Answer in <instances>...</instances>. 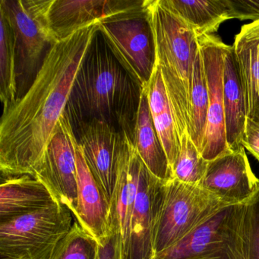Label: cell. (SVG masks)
<instances>
[{
    "label": "cell",
    "instance_id": "obj_6",
    "mask_svg": "<svg viewBox=\"0 0 259 259\" xmlns=\"http://www.w3.org/2000/svg\"><path fill=\"white\" fill-rule=\"evenodd\" d=\"M50 0H1L0 9L11 22L16 37L18 98L26 93L56 40L46 13Z\"/></svg>",
    "mask_w": 259,
    "mask_h": 259
},
{
    "label": "cell",
    "instance_id": "obj_26",
    "mask_svg": "<svg viewBox=\"0 0 259 259\" xmlns=\"http://www.w3.org/2000/svg\"><path fill=\"white\" fill-rule=\"evenodd\" d=\"M150 111L172 170L180 154L181 140L176 126L171 107L150 110Z\"/></svg>",
    "mask_w": 259,
    "mask_h": 259
},
{
    "label": "cell",
    "instance_id": "obj_9",
    "mask_svg": "<svg viewBox=\"0 0 259 259\" xmlns=\"http://www.w3.org/2000/svg\"><path fill=\"white\" fill-rule=\"evenodd\" d=\"M75 140L69 121L63 115L34 177L45 183L56 200L74 216L78 201Z\"/></svg>",
    "mask_w": 259,
    "mask_h": 259
},
{
    "label": "cell",
    "instance_id": "obj_29",
    "mask_svg": "<svg viewBox=\"0 0 259 259\" xmlns=\"http://www.w3.org/2000/svg\"><path fill=\"white\" fill-rule=\"evenodd\" d=\"M96 259H125L123 240L120 233L111 232L98 242Z\"/></svg>",
    "mask_w": 259,
    "mask_h": 259
},
{
    "label": "cell",
    "instance_id": "obj_12",
    "mask_svg": "<svg viewBox=\"0 0 259 259\" xmlns=\"http://www.w3.org/2000/svg\"><path fill=\"white\" fill-rule=\"evenodd\" d=\"M75 136L89 169L110 202L125 136L110 124L100 121L86 124Z\"/></svg>",
    "mask_w": 259,
    "mask_h": 259
},
{
    "label": "cell",
    "instance_id": "obj_20",
    "mask_svg": "<svg viewBox=\"0 0 259 259\" xmlns=\"http://www.w3.org/2000/svg\"><path fill=\"white\" fill-rule=\"evenodd\" d=\"M133 145L139 157L154 177L163 182L174 179L167 157L154 127L145 91L141 98Z\"/></svg>",
    "mask_w": 259,
    "mask_h": 259
},
{
    "label": "cell",
    "instance_id": "obj_23",
    "mask_svg": "<svg viewBox=\"0 0 259 259\" xmlns=\"http://www.w3.org/2000/svg\"><path fill=\"white\" fill-rule=\"evenodd\" d=\"M209 96L201 50L198 51L192 78L189 110V136L201 154L207 130Z\"/></svg>",
    "mask_w": 259,
    "mask_h": 259
},
{
    "label": "cell",
    "instance_id": "obj_28",
    "mask_svg": "<svg viewBox=\"0 0 259 259\" xmlns=\"http://www.w3.org/2000/svg\"><path fill=\"white\" fill-rule=\"evenodd\" d=\"M228 19L259 21V0H226Z\"/></svg>",
    "mask_w": 259,
    "mask_h": 259
},
{
    "label": "cell",
    "instance_id": "obj_10",
    "mask_svg": "<svg viewBox=\"0 0 259 259\" xmlns=\"http://www.w3.org/2000/svg\"><path fill=\"white\" fill-rule=\"evenodd\" d=\"M208 87L207 130L201 155L207 161L230 151L226 137L223 72V50L225 44L215 34L198 37Z\"/></svg>",
    "mask_w": 259,
    "mask_h": 259
},
{
    "label": "cell",
    "instance_id": "obj_3",
    "mask_svg": "<svg viewBox=\"0 0 259 259\" xmlns=\"http://www.w3.org/2000/svg\"><path fill=\"white\" fill-rule=\"evenodd\" d=\"M145 7L155 40L156 64L161 71L181 140L184 133H189L192 78L199 51L198 37L185 21L168 10L160 0H145Z\"/></svg>",
    "mask_w": 259,
    "mask_h": 259
},
{
    "label": "cell",
    "instance_id": "obj_30",
    "mask_svg": "<svg viewBox=\"0 0 259 259\" xmlns=\"http://www.w3.org/2000/svg\"><path fill=\"white\" fill-rule=\"evenodd\" d=\"M242 145L259 161V123L247 119Z\"/></svg>",
    "mask_w": 259,
    "mask_h": 259
},
{
    "label": "cell",
    "instance_id": "obj_15",
    "mask_svg": "<svg viewBox=\"0 0 259 259\" xmlns=\"http://www.w3.org/2000/svg\"><path fill=\"white\" fill-rule=\"evenodd\" d=\"M142 163L133 142L125 136L118 157L117 177L110 202V230L120 233L125 253L130 239V222Z\"/></svg>",
    "mask_w": 259,
    "mask_h": 259
},
{
    "label": "cell",
    "instance_id": "obj_24",
    "mask_svg": "<svg viewBox=\"0 0 259 259\" xmlns=\"http://www.w3.org/2000/svg\"><path fill=\"white\" fill-rule=\"evenodd\" d=\"M206 160L192 142L189 133L181 138L178 158L172 167V178L188 184H199L207 171Z\"/></svg>",
    "mask_w": 259,
    "mask_h": 259
},
{
    "label": "cell",
    "instance_id": "obj_18",
    "mask_svg": "<svg viewBox=\"0 0 259 259\" xmlns=\"http://www.w3.org/2000/svg\"><path fill=\"white\" fill-rule=\"evenodd\" d=\"M57 201L48 186L32 176L2 177L0 224L32 213Z\"/></svg>",
    "mask_w": 259,
    "mask_h": 259
},
{
    "label": "cell",
    "instance_id": "obj_16",
    "mask_svg": "<svg viewBox=\"0 0 259 259\" xmlns=\"http://www.w3.org/2000/svg\"><path fill=\"white\" fill-rule=\"evenodd\" d=\"M78 201L75 218L99 242L111 233L110 202L91 172L78 141L75 142Z\"/></svg>",
    "mask_w": 259,
    "mask_h": 259
},
{
    "label": "cell",
    "instance_id": "obj_31",
    "mask_svg": "<svg viewBox=\"0 0 259 259\" xmlns=\"http://www.w3.org/2000/svg\"><path fill=\"white\" fill-rule=\"evenodd\" d=\"M153 259H157V258H153Z\"/></svg>",
    "mask_w": 259,
    "mask_h": 259
},
{
    "label": "cell",
    "instance_id": "obj_2",
    "mask_svg": "<svg viewBox=\"0 0 259 259\" xmlns=\"http://www.w3.org/2000/svg\"><path fill=\"white\" fill-rule=\"evenodd\" d=\"M144 88L97 31L78 69L64 115L74 134L93 121L110 124L133 143Z\"/></svg>",
    "mask_w": 259,
    "mask_h": 259
},
{
    "label": "cell",
    "instance_id": "obj_27",
    "mask_svg": "<svg viewBox=\"0 0 259 259\" xmlns=\"http://www.w3.org/2000/svg\"><path fill=\"white\" fill-rule=\"evenodd\" d=\"M243 243L245 259H259V187L245 202Z\"/></svg>",
    "mask_w": 259,
    "mask_h": 259
},
{
    "label": "cell",
    "instance_id": "obj_7",
    "mask_svg": "<svg viewBox=\"0 0 259 259\" xmlns=\"http://www.w3.org/2000/svg\"><path fill=\"white\" fill-rule=\"evenodd\" d=\"M226 206L199 184H188L176 179L166 182L154 234V256L178 243Z\"/></svg>",
    "mask_w": 259,
    "mask_h": 259
},
{
    "label": "cell",
    "instance_id": "obj_25",
    "mask_svg": "<svg viewBox=\"0 0 259 259\" xmlns=\"http://www.w3.org/2000/svg\"><path fill=\"white\" fill-rule=\"evenodd\" d=\"M98 242L75 221L52 259H96Z\"/></svg>",
    "mask_w": 259,
    "mask_h": 259
},
{
    "label": "cell",
    "instance_id": "obj_19",
    "mask_svg": "<svg viewBox=\"0 0 259 259\" xmlns=\"http://www.w3.org/2000/svg\"><path fill=\"white\" fill-rule=\"evenodd\" d=\"M233 48L245 89L248 118L259 123V21L242 27Z\"/></svg>",
    "mask_w": 259,
    "mask_h": 259
},
{
    "label": "cell",
    "instance_id": "obj_22",
    "mask_svg": "<svg viewBox=\"0 0 259 259\" xmlns=\"http://www.w3.org/2000/svg\"><path fill=\"white\" fill-rule=\"evenodd\" d=\"M0 98L7 111L17 101L16 37L8 16L0 9Z\"/></svg>",
    "mask_w": 259,
    "mask_h": 259
},
{
    "label": "cell",
    "instance_id": "obj_5",
    "mask_svg": "<svg viewBox=\"0 0 259 259\" xmlns=\"http://www.w3.org/2000/svg\"><path fill=\"white\" fill-rule=\"evenodd\" d=\"M99 31L110 51L132 78L145 88L156 66L154 32L145 0L139 4L103 18Z\"/></svg>",
    "mask_w": 259,
    "mask_h": 259
},
{
    "label": "cell",
    "instance_id": "obj_4",
    "mask_svg": "<svg viewBox=\"0 0 259 259\" xmlns=\"http://www.w3.org/2000/svg\"><path fill=\"white\" fill-rule=\"evenodd\" d=\"M60 202L0 224L1 259H52L72 226Z\"/></svg>",
    "mask_w": 259,
    "mask_h": 259
},
{
    "label": "cell",
    "instance_id": "obj_13",
    "mask_svg": "<svg viewBox=\"0 0 259 259\" xmlns=\"http://www.w3.org/2000/svg\"><path fill=\"white\" fill-rule=\"evenodd\" d=\"M199 185L224 204L233 205L245 204L258 189L259 180L253 174L242 147L209 161Z\"/></svg>",
    "mask_w": 259,
    "mask_h": 259
},
{
    "label": "cell",
    "instance_id": "obj_1",
    "mask_svg": "<svg viewBox=\"0 0 259 259\" xmlns=\"http://www.w3.org/2000/svg\"><path fill=\"white\" fill-rule=\"evenodd\" d=\"M100 21L54 44L26 93L3 112L2 177H34L64 115L75 77L99 29Z\"/></svg>",
    "mask_w": 259,
    "mask_h": 259
},
{
    "label": "cell",
    "instance_id": "obj_17",
    "mask_svg": "<svg viewBox=\"0 0 259 259\" xmlns=\"http://www.w3.org/2000/svg\"><path fill=\"white\" fill-rule=\"evenodd\" d=\"M223 57L226 137L229 149L236 151L243 147L242 141L248 119L246 96L233 46L224 45Z\"/></svg>",
    "mask_w": 259,
    "mask_h": 259
},
{
    "label": "cell",
    "instance_id": "obj_8",
    "mask_svg": "<svg viewBox=\"0 0 259 259\" xmlns=\"http://www.w3.org/2000/svg\"><path fill=\"white\" fill-rule=\"evenodd\" d=\"M245 204L221 209L190 234L156 254L157 259H245Z\"/></svg>",
    "mask_w": 259,
    "mask_h": 259
},
{
    "label": "cell",
    "instance_id": "obj_14",
    "mask_svg": "<svg viewBox=\"0 0 259 259\" xmlns=\"http://www.w3.org/2000/svg\"><path fill=\"white\" fill-rule=\"evenodd\" d=\"M140 0H50L46 18L56 41L103 18L137 5Z\"/></svg>",
    "mask_w": 259,
    "mask_h": 259
},
{
    "label": "cell",
    "instance_id": "obj_11",
    "mask_svg": "<svg viewBox=\"0 0 259 259\" xmlns=\"http://www.w3.org/2000/svg\"><path fill=\"white\" fill-rule=\"evenodd\" d=\"M166 182L154 177L142 163L130 222L125 259H153L156 227L166 194Z\"/></svg>",
    "mask_w": 259,
    "mask_h": 259
},
{
    "label": "cell",
    "instance_id": "obj_21",
    "mask_svg": "<svg viewBox=\"0 0 259 259\" xmlns=\"http://www.w3.org/2000/svg\"><path fill=\"white\" fill-rule=\"evenodd\" d=\"M160 2L185 21L197 37L216 34L220 25L229 20L226 0H160Z\"/></svg>",
    "mask_w": 259,
    "mask_h": 259
}]
</instances>
